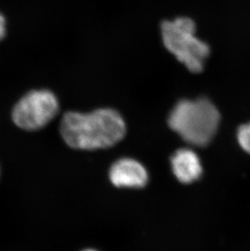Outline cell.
I'll use <instances>...</instances> for the list:
<instances>
[{
	"mask_svg": "<svg viewBox=\"0 0 250 251\" xmlns=\"http://www.w3.org/2000/svg\"><path fill=\"white\" fill-rule=\"evenodd\" d=\"M6 33V22L4 17L2 14H0V41L2 40Z\"/></svg>",
	"mask_w": 250,
	"mask_h": 251,
	"instance_id": "8",
	"label": "cell"
},
{
	"mask_svg": "<svg viewBox=\"0 0 250 251\" xmlns=\"http://www.w3.org/2000/svg\"><path fill=\"white\" fill-rule=\"evenodd\" d=\"M220 114L206 99L184 100L177 102L168 118V125L185 142L205 147L215 137Z\"/></svg>",
	"mask_w": 250,
	"mask_h": 251,
	"instance_id": "2",
	"label": "cell"
},
{
	"mask_svg": "<svg viewBox=\"0 0 250 251\" xmlns=\"http://www.w3.org/2000/svg\"><path fill=\"white\" fill-rule=\"evenodd\" d=\"M237 138L241 147L250 154V123L240 127L237 133Z\"/></svg>",
	"mask_w": 250,
	"mask_h": 251,
	"instance_id": "7",
	"label": "cell"
},
{
	"mask_svg": "<svg viewBox=\"0 0 250 251\" xmlns=\"http://www.w3.org/2000/svg\"><path fill=\"white\" fill-rule=\"evenodd\" d=\"M60 133L64 142L72 148L93 151L118 143L125 137L126 126L116 111L101 108L90 113L64 114Z\"/></svg>",
	"mask_w": 250,
	"mask_h": 251,
	"instance_id": "1",
	"label": "cell"
},
{
	"mask_svg": "<svg viewBox=\"0 0 250 251\" xmlns=\"http://www.w3.org/2000/svg\"><path fill=\"white\" fill-rule=\"evenodd\" d=\"M110 180L117 187L142 188L147 185L148 173L139 162L122 159L111 167Z\"/></svg>",
	"mask_w": 250,
	"mask_h": 251,
	"instance_id": "5",
	"label": "cell"
},
{
	"mask_svg": "<svg viewBox=\"0 0 250 251\" xmlns=\"http://www.w3.org/2000/svg\"></svg>",
	"mask_w": 250,
	"mask_h": 251,
	"instance_id": "10",
	"label": "cell"
},
{
	"mask_svg": "<svg viewBox=\"0 0 250 251\" xmlns=\"http://www.w3.org/2000/svg\"><path fill=\"white\" fill-rule=\"evenodd\" d=\"M59 108V101L51 91L32 90L15 104L12 121L22 130H40L56 116Z\"/></svg>",
	"mask_w": 250,
	"mask_h": 251,
	"instance_id": "4",
	"label": "cell"
},
{
	"mask_svg": "<svg viewBox=\"0 0 250 251\" xmlns=\"http://www.w3.org/2000/svg\"><path fill=\"white\" fill-rule=\"evenodd\" d=\"M0 176H1V169H0Z\"/></svg>",
	"mask_w": 250,
	"mask_h": 251,
	"instance_id": "9",
	"label": "cell"
},
{
	"mask_svg": "<svg viewBox=\"0 0 250 251\" xmlns=\"http://www.w3.org/2000/svg\"><path fill=\"white\" fill-rule=\"evenodd\" d=\"M161 33L165 48L186 67L188 70L199 74L210 55L207 43L196 36V25L188 17L166 21L161 25Z\"/></svg>",
	"mask_w": 250,
	"mask_h": 251,
	"instance_id": "3",
	"label": "cell"
},
{
	"mask_svg": "<svg viewBox=\"0 0 250 251\" xmlns=\"http://www.w3.org/2000/svg\"><path fill=\"white\" fill-rule=\"evenodd\" d=\"M172 168L175 177L184 184L198 180L202 173L198 154L192 150L180 149L172 158Z\"/></svg>",
	"mask_w": 250,
	"mask_h": 251,
	"instance_id": "6",
	"label": "cell"
}]
</instances>
